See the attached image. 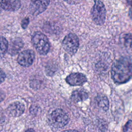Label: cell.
I'll list each match as a JSON object with an SVG mask.
<instances>
[{
    "instance_id": "7",
    "label": "cell",
    "mask_w": 132,
    "mask_h": 132,
    "mask_svg": "<svg viewBox=\"0 0 132 132\" xmlns=\"http://www.w3.org/2000/svg\"><path fill=\"white\" fill-rule=\"evenodd\" d=\"M50 0H31L29 9L33 15L37 16L44 11L47 8Z\"/></svg>"
},
{
    "instance_id": "20",
    "label": "cell",
    "mask_w": 132,
    "mask_h": 132,
    "mask_svg": "<svg viewBox=\"0 0 132 132\" xmlns=\"http://www.w3.org/2000/svg\"><path fill=\"white\" fill-rule=\"evenodd\" d=\"M62 132H78V131L75 130H67L63 131Z\"/></svg>"
},
{
    "instance_id": "4",
    "label": "cell",
    "mask_w": 132,
    "mask_h": 132,
    "mask_svg": "<svg viewBox=\"0 0 132 132\" xmlns=\"http://www.w3.org/2000/svg\"><path fill=\"white\" fill-rule=\"evenodd\" d=\"M69 118L67 113L61 109L54 110L50 116L51 124L55 127L61 128L67 124Z\"/></svg>"
},
{
    "instance_id": "8",
    "label": "cell",
    "mask_w": 132,
    "mask_h": 132,
    "mask_svg": "<svg viewBox=\"0 0 132 132\" xmlns=\"http://www.w3.org/2000/svg\"><path fill=\"white\" fill-rule=\"evenodd\" d=\"M65 80L71 86H80L87 82V79L82 73H74L68 75Z\"/></svg>"
},
{
    "instance_id": "2",
    "label": "cell",
    "mask_w": 132,
    "mask_h": 132,
    "mask_svg": "<svg viewBox=\"0 0 132 132\" xmlns=\"http://www.w3.org/2000/svg\"><path fill=\"white\" fill-rule=\"evenodd\" d=\"M31 42L36 50L40 55H46L50 48V43L47 37L40 32H36L32 36Z\"/></svg>"
},
{
    "instance_id": "18",
    "label": "cell",
    "mask_w": 132,
    "mask_h": 132,
    "mask_svg": "<svg viewBox=\"0 0 132 132\" xmlns=\"http://www.w3.org/2000/svg\"><path fill=\"white\" fill-rule=\"evenodd\" d=\"M28 23H29V19H28V18L24 19L22 21V27L23 28H25L27 26Z\"/></svg>"
},
{
    "instance_id": "16",
    "label": "cell",
    "mask_w": 132,
    "mask_h": 132,
    "mask_svg": "<svg viewBox=\"0 0 132 132\" xmlns=\"http://www.w3.org/2000/svg\"><path fill=\"white\" fill-rule=\"evenodd\" d=\"M6 74L4 71L0 68V84H2L6 78Z\"/></svg>"
},
{
    "instance_id": "13",
    "label": "cell",
    "mask_w": 132,
    "mask_h": 132,
    "mask_svg": "<svg viewBox=\"0 0 132 132\" xmlns=\"http://www.w3.org/2000/svg\"><path fill=\"white\" fill-rule=\"evenodd\" d=\"M95 103L100 108L106 111L109 108V101L107 97L104 95H98L95 98Z\"/></svg>"
},
{
    "instance_id": "6",
    "label": "cell",
    "mask_w": 132,
    "mask_h": 132,
    "mask_svg": "<svg viewBox=\"0 0 132 132\" xmlns=\"http://www.w3.org/2000/svg\"><path fill=\"white\" fill-rule=\"evenodd\" d=\"M35 54L31 50H26L21 52L17 58L18 62L24 67H28L34 62Z\"/></svg>"
},
{
    "instance_id": "9",
    "label": "cell",
    "mask_w": 132,
    "mask_h": 132,
    "mask_svg": "<svg viewBox=\"0 0 132 132\" xmlns=\"http://www.w3.org/2000/svg\"><path fill=\"white\" fill-rule=\"evenodd\" d=\"M25 110L24 104L20 102H15L10 104L7 109L8 113L14 117H18L21 116Z\"/></svg>"
},
{
    "instance_id": "11",
    "label": "cell",
    "mask_w": 132,
    "mask_h": 132,
    "mask_svg": "<svg viewBox=\"0 0 132 132\" xmlns=\"http://www.w3.org/2000/svg\"><path fill=\"white\" fill-rule=\"evenodd\" d=\"M88 98V93L82 89H79L74 91L72 92L71 96V100L75 103L85 101Z\"/></svg>"
},
{
    "instance_id": "17",
    "label": "cell",
    "mask_w": 132,
    "mask_h": 132,
    "mask_svg": "<svg viewBox=\"0 0 132 132\" xmlns=\"http://www.w3.org/2000/svg\"><path fill=\"white\" fill-rule=\"evenodd\" d=\"M67 3L71 5H75L79 3L81 0H64Z\"/></svg>"
},
{
    "instance_id": "15",
    "label": "cell",
    "mask_w": 132,
    "mask_h": 132,
    "mask_svg": "<svg viewBox=\"0 0 132 132\" xmlns=\"http://www.w3.org/2000/svg\"><path fill=\"white\" fill-rule=\"evenodd\" d=\"M123 132H132V123L131 120H129L125 125Z\"/></svg>"
},
{
    "instance_id": "5",
    "label": "cell",
    "mask_w": 132,
    "mask_h": 132,
    "mask_svg": "<svg viewBox=\"0 0 132 132\" xmlns=\"http://www.w3.org/2000/svg\"><path fill=\"white\" fill-rule=\"evenodd\" d=\"M79 44L78 37L72 33L67 35L62 42V46L63 49L71 55H73L76 53L78 49Z\"/></svg>"
},
{
    "instance_id": "12",
    "label": "cell",
    "mask_w": 132,
    "mask_h": 132,
    "mask_svg": "<svg viewBox=\"0 0 132 132\" xmlns=\"http://www.w3.org/2000/svg\"><path fill=\"white\" fill-rule=\"evenodd\" d=\"M23 46V42L20 39H15L13 40L9 46H8L9 54L13 55L16 54L22 48Z\"/></svg>"
},
{
    "instance_id": "10",
    "label": "cell",
    "mask_w": 132,
    "mask_h": 132,
    "mask_svg": "<svg viewBox=\"0 0 132 132\" xmlns=\"http://www.w3.org/2000/svg\"><path fill=\"white\" fill-rule=\"evenodd\" d=\"M21 6L20 0H0V7L6 11H16Z\"/></svg>"
},
{
    "instance_id": "3",
    "label": "cell",
    "mask_w": 132,
    "mask_h": 132,
    "mask_svg": "<svg viewBox=\"0 0 132 132\" xmlns=\"http://www.w3.org/2000/svg\"><path fill=\"white\" fill-rule=\"evenodd\" d=\"M106 11L104 4L100 0L94 1L91 10V15L93 22L98 25H103L106 20Z\"/></svg>"
},
{
    "instance_id": "14",
    "label": "cell",
    "mask_w": 132,
    "mask_h": 132,
    "mask_svg": "<svg viewBox=\"0 0 132 132\" xmlns=\"http://www.w3.org/2000/svg\"><path fill=\"white\" fill-rule=\"evenodd\" d=\"M9 43L7 39L3 37H0V59L2 58L8 50Z\"/></svg>"
},
{
    "instance_id": "21",
    "label": "cell",
    "mask_w": 132,
    "mask_h": 132,
    "mask_svg": "<svg viewBox=\"0 0 132 132\" xmlns=\"http://www.w3.org/2000/svg\"><path fill=\"white\" fill-rule=\"evenodd\" d=\"M25 132H35V130L33 129L30 128V129H27Z\"/></svg>"
},
{
    "instance_id": "19",
    "label": "cell",
    "mask_w": 132,
    "mask_h": 132,
    "mask_svg": "<svg viewBox=\"0 0 132 132\" xmlns=\"http://www.w3.org/2000/svg\"><path fill=\"white\" fill-rule=\"evenodd\" d=\"M5 98V92L0 90V102H2Z\"/></svg>"
},
{
    "instance_id": "1",
    "label": "cell",
    "mask_w": 132,
    "mask_h": 132,
    "mask_svg": "<svg viewBox=\"0 0 132 132\" xmlns=\"http://www.w3.org/2000/svg\"><path fill=\"white\" fill-rule=\"evenodd\" d=\"M111 73L113 80L117 83L123 84L128 81L131 77L130 59L124 57L116 61L112 66Z\"/></svg>"
}]
</instances>
